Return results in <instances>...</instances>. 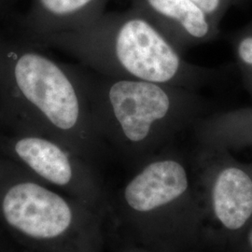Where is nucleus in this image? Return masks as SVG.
Listing matches in <instances>:
<instances>
[{
  "label": "nucleus",
  "instance_id": "nucleus-1",
  "mask_svg": "<svg viewBox=\"0 0 252 252\" xmlns=\"http://www.w3.org/2000/svg\"><path fill=\"white\" fill-rule=\"evenodd\" d=\"M0 119L13 132L55 139L95 163L106 153L92 117L85 73L26 43H2Z\"/></svg>",
  "mask_w": 252,
  "mask_h": 252
},
{
  "label": "nucleus",
  "instance_id": "nucleus-2",
  "mask_svg": "<svg viewBox=\"0 0 252 252\" xmlns=\"http://www.w3.org/2000/svg\"><path fill=\"white\" fill-rule=\"evenodd\" d=\"M107 226L155 252H195L207 238L205 217L185 160L163 149L136 165L110 196Z\"/></svg>",
  "mask_w": 252,
  "mask_h": 252
},
{
  "label": "nucleus",
  "instance_id": "nucleus-3",
  "mask_svg": "<svg viewBox=\"0 0 252 252\" xmlns=\"http://www.w3.org/2000/svg\"><path fill=\"white\" fill-rule=\"evenodd\" d=\"M38 43L54 46L94 72L109 78L150 81L196 91L216 70L188 62L162 32L131 6L103 14L79 30L47 36Z\"/></svg>",
  "mask_w": 252,
  "mask_h": 252
},
{
  "label": "nucleus",
  "instance_id": "nucleus-4",
  "mask_svg": "<svg viewBox=\"0 0 252 252\" xmlns=\"http://www.w3.org/2000/svg\"><path fill=\"white\" fill-rule=\"evenodd\" d=\"M84 73L99 135L135 167L194 126L206 110L196 91Z\"/></svg>",
  "mask_w": 252,
  "mask_h": 252
},
{
  "label": "nucleus",
  "instance_id": "nucleus-5",
  "mask_svg": "<svg viewBox=\"0 0 252 252\" xmlns=\"http://www.w3.org/2000/svg\"><path fill=\"white\" fill-rule=\"evenodd\" d=\"M108 217L27 170L0 180V223L34 252H104Z\"/></svg>",
  "mask_w": 252,
  "mask_h": 252
},
{
  "label": "nucleus",
  "instance_id": "nucleus-6",
  "mask_svg": "<svg viewBox=\"0 0 252 252\" xmlns=\"http://www.w3.org/2000/svg\"><path fill=\"white\" fill-rule=\"evenodd\" d=\"M0 150L46 185L108 217L110 195L94 164L66 146L44 135L13 132L0 137Z\"/></svg>",
  "mask_w": 252,
  "mask_h": 252
},
{
  "label": "nucleus",
  "instance_id": "nucleus-7",
  "mask_svg": "<svg viewBox=\"0 0 252 252\" xmlns=\"http://www.w3.org/2000/svg\"><path fill=\"white\" fill-rule=\"evenodd\" d=\"M193 176L204 211L206 235L234 234L252 219V169L225 150L200 147Z\"/></svg>",
  "mask_w": 252,
  "mask_h": 252
},
{
  "label": "nucleus",
  "instance_id": "nucleus-8",
  "mask_svg": "<svg viewBox=\"0 0 252 252\" xmlns=\"http://www.w3.org/2000/svg\"><path fill=\"white\" fill-rule=\"evenodd\" d=\"M162 35L182 54L210 42L220 35V25L190 0H131Z\"/></svg>",
  "mask_w": 252,
  "mask_h": 252
},
{
  "label": "nucleus",
  "instance_id": "nucleus-9",
  "mask_svg": "<svg viewBox=\"0 0 252 252\" xmlns=\"http://www.w3.org/2000/svg\"><path fill=\"white\" fill-rule=\"evenodd\" d=\"M107 0H36L29 28L36 41L79 30L104 14Z\"/></svg>",
  "mask_w": 252,
  "mask_h": 252
},
{
  "label": "nucleus",
  "instance_id": "nucleus-10",
  "mask_svg": "<svg viewBox=\"0 0 252 252\" xmlns=\"http://www.w3.org/2000/svg\"><path fill=\"white\" fill-rule=\"evenodd\" d=\"M193 130L200 147L228 151L252 145V107L202 117Z\"/></svg>",
  "mask_w": 252,
  "mask_h": 252
},
{
  "label": "nucleus",
  "instance_id": "nucleus-11",
  "mask_svg": "<svg viewBox=\"0 0 252 252\" xmlns=\"http://www.w3.org/2000/svg\"><path fill=\"white\" fill-rule=\"evenodd\" d=\"M230 42L244 84L252 96V21L234 32Z\"/></svg>",
  "mask_w": 252,
  "mask_h": 252
},
{
  "label": "nucleus",
  "instance_id": "nucleus-12",
  "mask_svg": "<svg viewBox=\"0 0 252 252\" xmlns=\"http://www.w3.org/2000/svg\"><path fill=\"white\" fill-rule=\"evenodd\" d=\"M216 24L220 25L226 12L232 6L242 3L245 0H190Z\"/></svg>",
  "mask_w": 252,
  "mask_h": 252
},
{
  "label": "nucleus",
  "instance_id": "nucleus-13",
  "mask_svg": "<svg viewBox=\"0 0 252 252\" xmlns=\"http://www.w3.org/2000/svg\"><path fill=\"white\" fill-rule=\"evenodd\" d=\"M107 234L108 236H111L116 239L115 243L117 244L118 246L115 249V252H158L134 243L125 237L121 236L120 234H116L115 232L109 230L108 227H107Z\"/></svg>",
  "mask_w": 252,
  "mask_h": 252
},
{
  "label": "nucleus",
  "instance_id": "nucleus-14",
  "mask_svg": "<svg viewBox=\"0 0 252 252\" xmlns=\"http://www.w3.org/2000/svg\"><path fill=\"white\" fill-rule=\"evenodd\" d=\"M24 170L25 169L22 168L17 163L0 155V180H4L11 175L17 174Z\"/></svg>",
  "mask_w": 252,
  "mask_h": 252
},
{
  "label": "nucleus",
  "instance_id": "nucleus-15",
  "mask_svg": "<svg viewBox=\"0 0 252 252\" xmlns=\"http://www.w3.org/2000/svg\"><path fill=\"white\" fill-rule=\"evenodd\" d=\"M246 243H247V248L249 252H252V227L249 229L247 236H246Z\"/></svg>",
  "mask_w": 252,
  "mask_h": 252
},
{
  "label": "nucleus",
  "instance_id": "nucleus-16",
  "mask_svg": "<svg viewBox=\"0 0 252 252\" xmlns=\"http://www.w3.org/2000/svg\"><path fill=\"white\" fill-rule=\"evenodd\" d=\"M0 252H10L8 251V250H6L5 248H2V247H0Z\"/></svg>",
  "mask_w": 252,
  "mask_h": 252
},
{
  "label": "nucleus",
  "instance_id": "nucleus-17",
  "mask_svg": "<svg viewBox=\"0 0 252 252\" xmlns=\"http://www.w3.org/2000/svg\"><path fill=\"white\" fill-rule=\"evenodd\" d=\"M1 46H2V43L0 42V51H1Z\"/></svg>",
  "mask_w": 252,
  "mask_h": 252
}]
</instances>
